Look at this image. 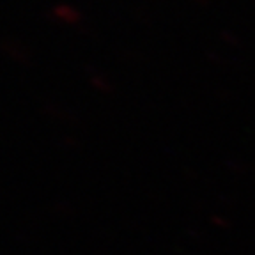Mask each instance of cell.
I'll return each mask as SVG.
<instances>
[{
    "mask_svg": "<svg viewBox=\"0 0 255 255\" xmlns=\"http://www.w3.org/2000/svg\"><path fill=\"white\" fill-rule=\"evenodd\" d=\"M55 12H57V18H60V20H64V21L76 20V11L69 7V5H59V7L55 9Z\"/></svg>",
    "mask_w": 255,
    "mask_h": 255,
    "instance_id": "6da1fadb",
    "label": "cell"
}]
</instances>
